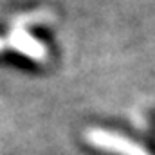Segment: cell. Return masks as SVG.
I'll return each mask as SVG.
<instances>
[{"label":"cell","mask_w":155,"mask_h":155,"mask_svg":"<svg viewBox=\"0 0 155 155\" xmlns=\"http://www.w3.org/2000/svg\"><path fill=\"white\" fill-rule=\"evenodd\" d=\"M85 137L92 146H96L97 150H103V152H110V153L117 155H150L144 148L132 143L124 135H119V134L108 132V130L94 128V130H88Z\"/></svg>","instance_id":"6da1fadb"}]
</instances>
